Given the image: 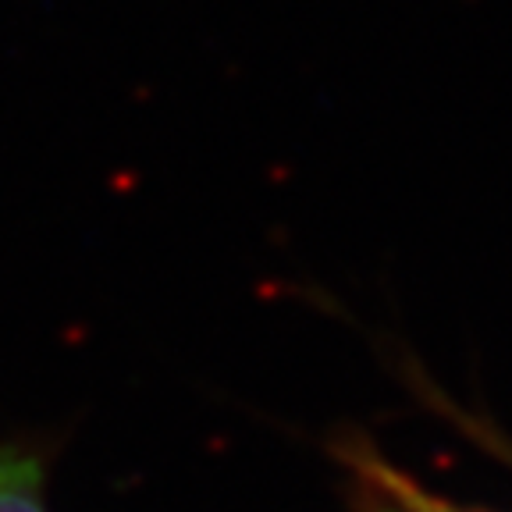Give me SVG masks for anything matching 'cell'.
I'll return each instance as SVG.
<instances>
[{
    "label": "cell",
    "mask_w": 512,
    "mask_h": 512,
    "mask_svg": "<svg viewBox=\"0 0 512 512\" xmlns=\"http://www.w3.org/2000/svg\"><path fill=\"white\" fill-rule=\"evenodd\" d=\"M345 466H349L352 473L367 477L370 484H377V488L392 498L402 512H473L456 502H448V498L434 495V491H427L424 484H416L409 473L395 470L392 463H384V459L377 456V452H370V448H363V452L345 448Z\"/></svg>",
    "instance_id": "obj_1"
},
{
    "label": "cell",
    "mask_w": 512,
    "mask_h": 512,
    "mask_svg": "<svg viewBox=\"0 0 512 512\" xmlns=\"http://www.w3.org/2000/svg\"><path fill=\"white\" fill-rule=\"evenodd\" d=\"M352 484H356V491H360V512H402L392 498L377 488V484H370V480L360 477V473H352Z\"/></svg>",
    "instance_id": "obj_3"
},
{
    "label": "cell",
    "mask_w": 512,
    "mask_h": 512,
    "mask_svg": "<svg viewBox=\"0 0 512 512\" xmlns=\"http://www.w3.org/2000/svg\"><path fill=\"white\" fill-rule=\"evenodd\" d=\"M43 459L18 441L0 438V512H47Z\"/></svg>",
    "instance_id": "obj_2"
}]
</instances>
